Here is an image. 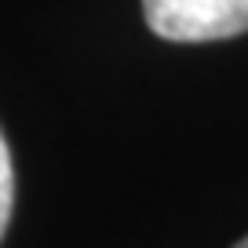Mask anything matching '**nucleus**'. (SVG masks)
<instances>
[{
	"mask_svg": "<svg viewBox=\"0 0 248 248\" xmlns=\"http://www.w3.org/2000/svg\"><path fill=\"white\" fill-rule=\"evenodd\" d=\"M11 204H15V171H11V154L4 142V132H0V237L8 230Z\"/></svg>",
	"mask_w": 248,
	"mask_h": 248,
	"instance_id": "obj_2",
	"label": "nucleus"
},
{
	"mask_svg": "<svg viewBox=\"0 0 248 248\" xmlns=\"http://www.w3.org/2000/svg\"><path fill=\"white\" fill-rule=\"evenodd\" d=\"M233 248H248V237H245V241H237V245H233Z\"/></svg>",
	"mask_w": 248,
	"mask_h": 248,
	"instance_id": "obj_3",
	"label": "nucleus"
},
{
	"mask_svg": "<svg viewBox=\"0 0 248 248\" xmlns=\"http://www.w3.org/2000/svg\"><path fill=\"white\" fill-rule=\"evenodd\" d=\"M142 15L157 37L179 44L248 33V0H142Z\"/></svg>",
	"mask_w": 248,
	"mask_h": 248,
	"instance_id": "obj_1",
	"label": "nucleus"
}]
</instances>
